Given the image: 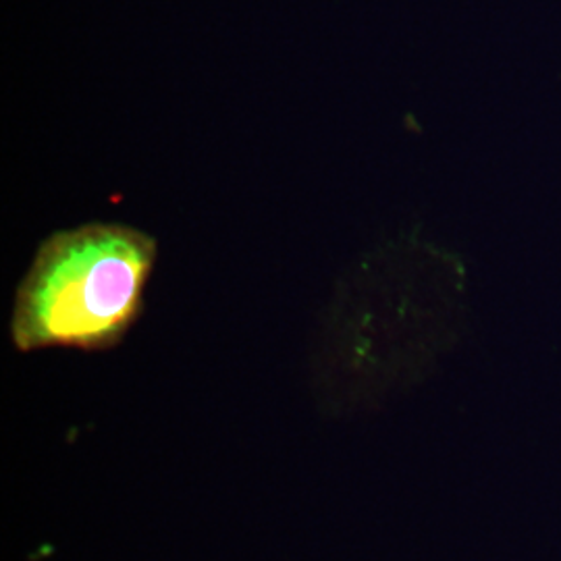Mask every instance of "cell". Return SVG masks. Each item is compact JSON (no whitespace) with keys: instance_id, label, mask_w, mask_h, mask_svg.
Wrapping results in <instances>:
<instances>
[{"instance_id":"1","label":"cell","mask_w":561,"mask_h":561,"mask_svg":"<svg viewBox=\"0 0 561 561\" xmlns=\"http://www.w3.org/2000/svg\"><path fill=\"white\" fill-rule=\"evenodd\" d=\"M154 261V238L119 222L53 233L18 289L13 343L21 352L115 345L140 317Z\"/></svg>"}]
</instances>
